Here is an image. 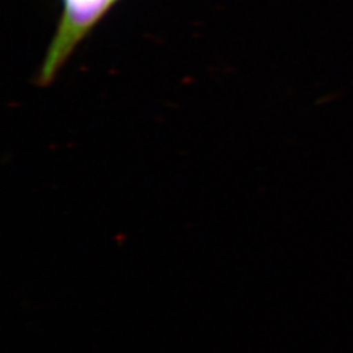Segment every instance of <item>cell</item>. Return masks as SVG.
Returning a JSON list of instances; mask_svg holds the SVG:
<instances>
[{
	"mask_svg": "<svg viewBox=\"0 0 353 353\" xmlns=\"http://www.w3.org/2000/svg\"><path fill=\"white\" fill-rule=\"evenodd\" d=\"M118 0H62V16L36 76L38 87L51 84L77 46Z\"/></svg>",
	"mask_w": 353,
	"mask_h": 353,
	"instance_id": "1",
	"label": "cell"
}]
</instances>
